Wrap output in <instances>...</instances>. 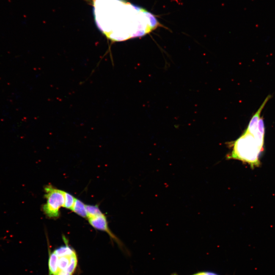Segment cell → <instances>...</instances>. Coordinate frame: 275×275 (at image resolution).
<instances>
[{
  "label": "cell",
  "instance_id": "obj_1",
  "mask_svg": "<svg viewBox=\"0 0 275 275\" xmlns=\"http://www.w3.org/2000/svg\"><path fill=\"white\" fill-rule=\"evenodd\" d=\"M93 4L97 28L113 41L143 37L159 26L152 14L125 0H94Z\"/></svg>",
  "mask_w": 275,
  "mask_h": 275
},
{
  "label": "cell",
  "instance_id": "obj_2",
  "mask_svg": "<svg viewBox=\"0 0 275 275\" xmlns=\"http://www.w3.org/2000/svg\"><path fill=\"white\" fill-rule=\"evenodd\" d=\"M232 151L227 156L249 165L252 168L260 166V156L264 148L261 147L253 135L245 131L242 135L234 141Z\"/></svg>",
  "mask_w": 275,
  "mask_h": 275
},
{
  "label": "cell",
  "instance_id": "obj_3",
  "mask_svg": "<svg viewBox=\"0 0 275 275\" xmlns=\"http://www.w3.org/2000/svg\"><path fill=\"white\" fill-rule=\"evenodd\" d=\"M45 190L47 202L43 205V211L49 217L57 218L59 215L60 208L64 207V191L57 189L50 185L45 187Z\"/></svg>",
  "mask_w": 275,
  "mask_h": 275
},
{
  "label": "cell",
  "instance_id": "obj_4",
  "mask_svg": "<svg viewBox=\"0 0 275 275\" xmlns=\"http://www.w3.org/2000/svg\"><path fill=\"white\" fill-rule=\"evenodd\" d=\"M88 219L89 224L92 227L97 230L106 232L109 236L111 241L117 243L120 248L124 249L123 242L110 229L107 218L104 214L88 218Z\"/></svg>",
  "mask_w": 275,
  "mask_h": 275
},
{
  "label": "cell",
  "instance_id": "obj_5",
  "mask_svg": "<svg viewBox=\"0 0 275 275\" xmlns=\"http://www.w3.org/2000/svg\"><path fill=\"white\" fill-rule=\"evenodd\" d=\"M272 96V95H269L265 98L260 108L251 118L250 121L248 124L247 128L245 131L251 133L253 136H254L257 134V130H257V127H258L259 120L260 119V114L265 105L268 103V100L271 98Z\"/></svg>",
  "mask_w": 275,
  "mask_h": 275
},
{
  "label": "cell",
  "instance_id": "obj_6",
  "mask_svg": "<svg viewBox=\"0 0 275 275\" xmlns=\"http://www.w3.org/2000/svg\"><path fill=\"white\" fill-rule=\"evenodd\" d=\"M58 257L54 252L49 253L48 266L49 275H56L59 272Z\"/></svg>",
  "mask_w": 275,
  "mask_h": 275
},
{
  "label": "cell",
  "instance_id": "obj_7",
  "mask_svg": "<svg viewBox=\"0 0 275 275\" xmlns=\"http://www.w3.org/2000/svg\"><path fill=\"white\" fill-rule=\"evenodd\" d=\"M72 210L82 217L88 218L86 205L79 199H75L74 205Z\"/></svg>",
  "mask_w": 275,
  "mask_h": 275
},
{
  "label": "cell",
  "instance_id": "obj_8",
  "mask_svg": "<svg viewBox=\"0 0 275 275\" xmlns=\"http://www.w3.org/2000/svg\"><path fill=\"white\" fill-rule=\"evenodd\" d=\"M67 243L65 246H61L55 249L54 252L58 257L62 256L71 255L76 253L73 248L70 247Z\"/></svg>",
  "mask_w": 275,
  "mask_h": 275
},
{
  "label": "cell",
  "instance_id": "obj_9",
  "mask_svg": "<svg viewBox=\"0 0 275 275\" xmlns=\"http://www.w3.org/2000/svg\"><path fill=\"white\" fill-rule=\"evenodd\" d=\"M86 208L88 218L98 216L103 214L97 205L95 206L86 205Z\"/></svg>",
  "mask_w": 275,
  "mask_h": 275
},
{
  "label": "cell",
  "instance_id": "obj_10",
  "mask_svg": "<svg viewBox=\"0 0 275 275\" xmlns=\"http://www.w3.org/2000/svg\"><path fill=\"white\" fill-rule=\"evenodd\" d=\"M64 198H65V202L63 207L70 209L72 210L74 205L76 198L71 194L65 191H64Z\"/></svg>",
  "mask_w": 275,
  "mask_h": 275
},
{
  "label": "cell",
  "instance_id": "obj_11",
  "mask_svg": "<svg viewBox=\"0 0 275 275\" xmlns=\"http://www.w3.org/2000/svg\"><path fill=\"white\" fill-rule=\"evenodd\" d=\"M56 275H73V274H70V273L68 272H67L60 271L57 273V274Z\"/></svg>",
  "mask_w": 275,
  "mask_h": 275
},
{
  "label": "cell",
  "instance_id": "obj_12",
  "mask_svg": "<svg viewBox=\"0 0 275 275\" xmlns=\"http://www.w3.org/2000/svg\"><path fill=\"white\" fill-rule=\"evenodd\" d=\"M205 273L207 275H218L214 273L210 272H206Z\"/></svg>",
  "mask_w": 275,
  "mask_h": 275
},
{
  "label": "cell",
  "instance_id": "obj_13",
  "mask_svg": "<svg viewBox=\"0 0 275 275\" xmlns=\"http://www.w3.org/2000/svg\"><path fill=\"white\" fill-rule=\"evenodd\" d=\"M172 275H177V274H172Z\"/></svg>",
  "mask_w": 275,
  "mask_h": 275
}]
</instances>
